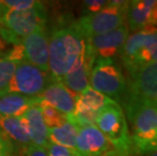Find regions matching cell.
<instances>
[{
	"label": "cell",
	"mask_w": 157,
	"mask_h": 156,
	"mask_svg": "<svg viewBox=\"0 0 157 156\" xmlns=\"http://www.w3.org/2000/svg\"><path fill=\"white\" fill-rule=\"evenodd\" d=\"M86 39L77 21L57 26L49 38V72L61 80L71 70L84 51Z\"/></svg>",
	"instance_id": "obj_1"
},
{
	"label": "cell",
	"mask_w": 157,
	"mask_h": 156,
	"mask_svg": "<svg viewBox=\"0 0 157 156\" xmlns=\"http://www.w3.org/2000/svg\"><path fill=\"white\" fill-rule=\"evenodd\" d=\"M131 127V141L136 156L157 151V104L126 97L122 102Z\"/></svg>",
	"instance_id": "obj_2"
},
{
	"label": "cell",
	"mask_w": 157,
	"mask_h": 156,
	"mask_svg": "<svg viewBox=\"0 0 157 156\" xmlns=\"http://www.w3.org/2000/svg\"><path fill=\"white\" fill-rule=\"evenodd\" d=\"M47 19V11L42 2L25 11L5 8L0 17V36L7 44H21L25 36L46 26Z\"/></svg>",
	"instance_id": "obj_3"
},
{
	"label": "cell",
	"mask_w": 157,
	"mask_h": 156,
	"mask_svg": "<svg viewBox=\"0 0 157 156\" xmlns=\"http://www.w3.org/2000/svg\"><path fill=\"white\" fill-rule=\"evenodd\" d=\"M94 126L121 156H136L133 151L127 118L119 104L113 101L103 108Z\"/></svg>",
	"instance_id": "obj_4"
},
{
	"label": "cell",
	"mask_w": 157,
	"mask_h": 156,
	"mask_svg": "<svg viewBox=\"0 0 157 156\" xmlns=\"http://www.w3.org/2000/svg\"><path fill=\"white\" fill-rule=\"evenodd\" d=\"M89 84L117 104H122L128 91L127 78L113 59H96L90 73Z\"/></svg>",
	"instance_id": "obj_5"
},
{
	"label": "cell",
	"mask_w": 157,
	"mask_h": 156,
	"mask_svg": "<svg viewBox=\"0 0 157 156\" xmlns=\"http://www.w3.org/2000/svg\"><path fill=\"white\" fill-rule=\"evenodd\" d=\"M129 1H108L101 11L84 14L77 21L85 39L102 35L127 24Z\"/></svg>",
	"instance_id": "obj_6"
},
{
	"label": "cell",
	"mask_w": 157,
	"mask_h": 156,
	"mask_svg": "<svg viewBox=\"0 0 157 156\" xmlns=\"http://www.w3.org/2000/svg\"><path fill=\"white\" fill-rule=\"evenodd\" d=\"M48 73L25 60L19 62L9 84L8 92L26 96H40L53 79Z\"/></svg>",
	"instance_id": "obj_7"
},
{
	"label": "cell",
	"mask_w": 157,
	"mask_h": 156,
	"mask_svg": "<svg viewBox=\"0 0 157 156\" xmlns=\"http://www.w3.org/2000/svg\"><path fill=\"white\" fill-rule=\"evenodd\" d=\"M112 102L113 101L108 96L88 86L81 93L76 95L75 111L73 115L68 116L67 121L78 128L94 125L101 112Z\"/></svg>",
	"instance_id": "obj_8"
},
{
	"label": "cell",
	"mask_w": 157,
	"mask_h": 156,
	"mask_svg": "<svg viewBox=\"0 0 157 156\" xmlns=\"http://www.w3.org/2000/svg\"><path fill=\"white\" fill-rule=\"evenodd\" d=\"M127 84L126 97L157 104V62L140 66L129 72Z\"/></svg>",
	"instance_id": "obj_9"
},
{
	"label": "cell",
	"mask_w": 157,
	"mask_h": 156,
	"mask_svg": "<svg viewBox=\"0 0 157 156\" xmlns=\"http://www.w3.org/2000/svg\"><path fill=\"white\" fill-rule=\"evenodd\" d=\"M75 156H121L94 125L79 128Z\"/></svg>",
	"instance_id": "obj_10"
},
{
	"label": "cell",
	"mask_w": 157,
	"mask_h": 156,
	"mask_svg": "<svg viewBox=\"0 0 157 156\" xmlns=\"http://www.w3.org/2000/svg\"><path fill=\"white\" fill-rule=\"evenodd\" d=\"M128 25L120 28L105 34L86 39L87 45L96 59H113L120 54L124 44L130 36Z\"/></svg>",
	"instance_id": "obj_11"
},
{
	"label": "cell",
	"mask_w": 157,
	"mask_h": 156,
	"mask_svg": "<svg viewBox=\"0 0 157 156\" xmlns=\"http://www.w3.org/2000/svg\"><path fill=\"white\" fill-rule=\"evenodd\" d=\"M94 62L95 57L86 42L84 51L77 62L60 81L74 95L80 94L89 86L90 73H91Z\"/></svg>",
	"instance_id": "obj_12"
},
{
	"label": "cell",
	"mask_w": 157,
	"mask_h": 156,
	"mask_svg": "<svg viewBox=\"0 0 157 156\" xmlns=\"http://www.w3.org/2000/svg\"><path fill=\"white\" fill-rule=\"evenodd\" d=\"M25 61L36 66L44 72H49V36L46 26L36 29L22 39Z\"/></svg>",
	"instance_id": "obj_13"
},
{
	"label": "cell",
	"mask_w": 157,
	"mask_h": 156,
	"mask_svg": "<svg viewBox=\"0 0 157 156\" xmlns=\"http://www.w3.org/2000/svg\"><path fill=\"white\" fill-rule=\"evenodd\" d=\"M39 97L42 101L54 107L66 117L73 115L75 111L76 95L73 94L61 81L57 79H52Z\"/></svg>",
	"instance_id": "obj_14"
},
{
	"label": "cell",
	"mask_w": 157,
	"mask_h": 156,
	"mask_svg": "<svg viewBox=\"0 0 157 156\" xmlns=\"http://www.w3.org/2000/svg\"><path fill=\"white\" fill-rule=\"evenodd\" d=\"M155 43H157L156 26H147L145 29L133 32L128 36L119 54L123 66L127 67L137 55Z\"/></svg>",
	"instance_id": "obj_15"
},
{
	"label": "cell",
	"mask_w": 157,
	"mask_h": 156,
	"mask_svg": "<svg viewBox=\"0 0 157 156\" xmlns=\"http://www.w3.org/2000/svg\"><path fill=\"white\" fill-rule=\"evenodd\" d=\"M155 0L129 1L127 10V25L129 31L138 32L152 25V13Z\"/></svg>",
	"instance_id": "obj_16"
},
{
	"label": "cell",
	"mask_w": 157,
	"mask_h": 156,
	"mask_svg": "<svg viewBox=\"0 0 157 156\" xmlns=\"http://www.w3.org/2000/svg\"><path fill=\"white\" fill-rule=\"evenodd\" d=\"M39 96H26L8 92L0 96V116L3 117H22L26 111L40 104Z\"/></svg>",
	"instance_id": "obj_17"
},
{
	"label": "cell",
	"mask_w": 157,
	"mask_h": 156,
	"mask_svg": "<svg viewBox=\"0 0 157 156\" xmlns=\"http://www.w3.org/2000/svg\"><path fill=\"white\" fill-rule=\"evenodd\" d=\"M22 117L28 126L32 144L47 148L50 143L49 128L45 124L39 105L29 108Z\"/></svg>",
	"instance_id": "obj_18"
},
{
	"label": "cell",
	"mask_w": 157,
	"mask_h": 156,
	"mask_svg": "<svg viewBox=\"0 0 157 156\" xmlns=\"http://www.w3.org/2000/svg\"><path fill=\"white\" fill-rule=\"evenodd\" d=\"M0 128L2 132L25 149L32 144L28 126L23 117H3L0 116Z\"/></svg>",
	"instance_id": "obj_19"
},
{
	"label": "cell",
	"mask_w": 157,
	"mask_h": 156,
	"mask_svg": "<svg viewBox=\"0 0 157 156\" xmlns=\"http://www.w3.org/2000/svg\"><path fill=\"white\" fill-rule=\"evenodd\" d=\"M79 128L67 121L59 127L49 129V140L52 143L64 146L72 152L74 151Z\"/></svg>",
	"instance_id": "obj_20"
},
{
	"label": "cell",
	"mask_w": 157,
	"mask_h": 156,
	"mask_svg": "<svg viewBox=\"0 0 157 156\" xmlns=\"http://www.w3.org/2000/svg\"><path fill=\"white\" fill-rule=\"evenodd\" d=\"M39 107L40 109H41L45 124L49 129L59 127V126H61L67 122V117L64 114H62L61 112H59L58 109H56L54 107L50 105L47 102L41 101L39 104Z\"/></svg>",
	"instance_id": "obj_21"
},
{
	"label": "cell",
	"mask_w": 157,
	"mask_h": 156,
	"mask_svg": "<svg viewBox=\"0 0 157 156\" xmlns=\"http://www.w3.org/2000/svg\"><path fill=\"white\" fill-rule=\"evenodd\" d=\"M17 64L5 56H0V96L8 93L9 84Z\"/></svg>",
	"instance_id": "obj_22"
},
{
	"label": "cell",
	"mask_w": 157,
	"mask_h": 156,
	"mask_svg": "<svg viewBox=\"0 0 157 156\" xmlns=\"http://www.w3.org/2000/svg\"><path fill=\"white\" fill-rule=\"evenodd\" d=\"M40 1L35 0H5L2 1V4L5 8L14 11H25L36 7Z\"/></svg>",
	"instance_id": "obj_23"
},
{
	"label": "cell",
	"mask_w": 157,
	"mask_h": 156,
	"mask_svg": "<svg viewBox=\"0 0 157 156\" xmlns=\"http://www.w3.org/2000/svg\"><path fill=\"white\" fill-rule=\"evenodd\" d=\"M46 150L48 156H75V154L68 148L52 143V142H50L49 145L47 146Z\"/></svg>",
	"instance_id": "obj_24"
},
{
	"label": "cell",
	"mask_w": 157,
	"mask_h": 156,
	"mask_svg": "<svg viewBox=\"0 0 157 156\" xmlns=\"http://www.w3.org/2000/svg\"><path fill=\"white\" fill-rule=\"evenodd\" d=\"M0 156H14L13 144L2 131H0Z\"/></svg>",
	"instance_id": "obj_25"
},
{
	"label": "cell",
	"mask_w": 157,
	"mask_h": 156,
	"mask_svg": "<svg viewBox=\"0 0 157 156\" xmlns=\"http://www.w3.org/2000/svg\"><path fill=\"white\" fill-rule=\"evenodd\" d=\"M4 56L10 61L16 63V64L21 61H25V51H23V47H22L21 43V44L12 45V49Z\"/></svg>",
	"instance_id": "obj_26"
},
{
	"label": "cell",
	"mask_w": 157,
	"mask_h": 156,
	"mask_svg": "<svg viewBox=\"0 0 157 156\" xmlns=\"http://www.w3.org/2000/svg\"><path fill=\"white\" fill-rule=\"evenodd\" d=\"M85 7V14H92L101 11L105 6L108 4L105 0H86L83 2Z\"/></svg>",
	"instance_id": "obj_27"
},
{
	"label": "cell",
	"mask_w": 157,
	"mask_h": 156,
	"mask_svg": "<svg viewBox=\"0 0 157 156\" xmlns=\"http://www.w3.org/2000/svg\"><path fill=\"white\" fill-rule=\"evenodd\" d=\"M25 156H48L46 148L31 144L25 149Z\"/></svg>",
	"instance_id": "obj_28"
},
{
	"label": "cell",
	"mask_w": 157,
	"mask_h": 156,
	"mask_svg": "<svg viewBox=\"0 0 157 156\" xmlns=\"http://www.w3.org/2000/svg\"><path fill=\"white\" fill-rule=\"evenodd\" d=\"M6 45H7V43H6L4 40L1 38V36H0V54H1V52L6 48Z\"/></svg>",
	"instance_id": "obj_29"
},
{
	"label": "cell",
	"mask_w": 157,
	"mask_h": 156,
	"mask_svg": "<svg viewBox=\"0 0 157 156\" xmlns=\"http://www.w3.org/2000/svg\"><path fill=\"white\" fill-rule=\"evenodd\" d=\"M4 9H5L4 5L2 4V1H0V17H1V15H2L3 11H4Z\"/></svg>",
	"instance_id": "obj_30"
},
{
	"label": "cell",
	"mask_w": 157,
	"mask_h": 156,
	"mask_svg": "<svg viewBox=\"0 0 157 156\" xmlns=\"http://www.w3.org/2000/svg\"><path fill=\"white\" fill-rule=\"evenodd\" d=\"M143 156H157V151H155V152H151V153L146 154V155H143Z\"/></svg>",
	"instance_id": "obj_31"
}]
</instances>
